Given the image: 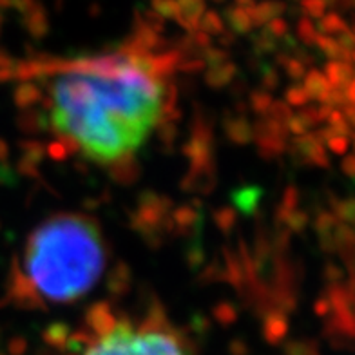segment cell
Returning <instances> with one entry per match:
<instances>
[{"label":"cell","instance_id":"obj_3","mask_svg":"<svg viewBox=\"0 0 355 355\" xmlns=\"http://www.w3.org/2000/svg\"><path fill=\"white\" fill-rule=\"evenodd\" d=\"M80 355H192L182 330L162 310L109 315L82 346Z\"/></svg>","mask_w":355,"mask_h":355},{"label":"cell","instance_id":"obj_2","mask_svg":"<svg viewBox=\"0 0 355 355\" xmlns=\"http://www.w3.org/2000/svg\"><path fill=\"white\" fill-rule=\"evenodd\" d=\"M107 263V238L93 216L56 212L24 241L11 274V295L31 306L75 303L98 285Z\"/></svg>","mask_w":355,"mask_h":355},{"label":"cell","instance_id":"obj_1","mask_svg":"<svg viewBox=\"0 0 355 355\" xmlns=\"http://www.w3.org/2000/svg\"><path fill=\"white\" fill-rule=\"evenodd\" d=\"M178 62L122 47L17 66L13 78L40 84L51 132L67 150L105 168L131 165L176 105Z\"/></svg>","mask_w":355,"mask_h":355}]
</instances>
